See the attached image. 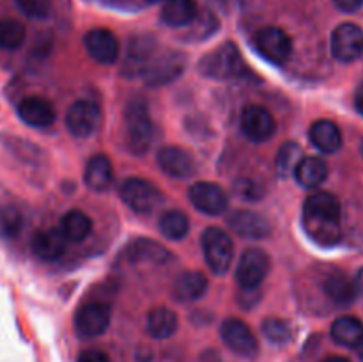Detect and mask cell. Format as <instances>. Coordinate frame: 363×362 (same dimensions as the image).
<instances>
[{"mask_svg":"<svg viewBox=\"0 0 363 362\" xmlns=\"http://www.w3.org/2000/svg\"><path fill=\"white\" fill-rule=\"evenodd\" d=\"M126 121V146L133 155H144L149 151L155 141V126L149 116L147 103L142 98H133L128 102L124 110Z\"/></svg>","mask_w":363,"mask_h":362,"instance_id":"3","label":"cell"},{"mask_svg":"<svg viewBox=\"0 0 363 362\" xmlns=\"http://www.w3.org/2000/svg\"><path fill=\"white\" fill-rule=\"evenodd\" d=\"M160 231L169 240H183L190 231V220H188L186 213L181 209H170L165 212L160 219Z\"/></svg>","mask_w":363,"mask_h":362,"instance_id":"31","label":"cell"},{"mask_svg":"<svg viewBox=\"0 0 363 362\" xmlns=\"http://www.w3.org/2000/svg\"><path fill=\"white\" fill-rule=\"evenodd\" d=\"M262 334L273 344H286L291 339V327L286 319L268 318L262 322Z\"/></svg>","mask_w":363,"mask_h":362,"instance_id":"35","label":"cell"},{"mask_svg":"<svg viewBox=\"0 0 363 362\" xmlns=\"http://www.w3.org/2000/svg\"><path fill=\"white\" fill-rule=\"evenodd\" d=\"M293 176L303 188H318L328 176V165L319 156H305L296 165Z\"/></svg>","mask_w":363,"mask_h":362,"instance_id":"25","label":"cell"},{"mask_svg":"<svg viewBox=\"0 0 363 362\" xmlns=\"http://www.w3.org/2000/svg\"><path fill=\"white\" fill-rule=\"evenodd\" d=\"M254 48L259 55L275 66H284L293 53V41L279 27H264L255 32Z\"/></svg>","mask_w":363,"mask_h":362,"instance_id":"7","label":"cell"},{"mask_svg":"<svg viewBox=\"0 0 363 362\" xmlns=\"http://www.w3.org/2000/svg\"><path fill=\"white\" fill-rule=\"evenodd\" d=\"M16 6L25 16L32 20H46L52 14L50 0H16Z\"/></svg>","mask_w":363,"mask_h":362,"instance_id":"37","label":"cell"},{"mask_svg":"<svg viewBox=\"0 0 363 362\" xmlns=\"http://www.w3.org/2000/svg\"><path fill=\"white\" fill-rule=\"evenodd\" d=\"M209 287L208 277L197 270L181 273L172 286L174 298L179 302H195L206 295Z\"/></svg>","mask_w":363,"mask_h":362,"instance_id":"22","label":"cell"},{"mask_svg":"<svg viewBox=\"0 0 363 362\" xmlns=\"http://www.w3.org/2000/svg\"><path fill=\"white\" fill-rule=\"evenodd\" d=\"M357 350H358V358H360V361L363 362V343L357 348Z\"/></svg>","mask_w":363,"mask_h":362,"instance_id":"45","label":"cell"},{"mask_svg":"<svg viewBox=\"0 0 363 362\" xmlns=\"http://www.w3.org/2000/svg\"><path fill=\"white\" fill-rule=\"evenodd\" d=\"M32 252L45 261H53L66 252L67 240L60 229L35 231L30 240Z\"/></svg>","mask_w":363,"mask_h":362,"instance_id":"19","label":"cell"},{"mask_svg":"<svg viewBox=\"0 0 363 362\" xmlns=\"http://www.w3.org/2000/svg\"><path fill=\"white\" fill-rule=\"evenodd\" d=\"M362 155H363V142H362Z\"/></svg>","mask_w":363,"mask_h":362,"instance_id":"47","label":"cell"},{"mask_svg":"<svg viewBox=\"0 0 363 362\" xmlns=\"http://www.w3.org/2000/svg\"><path fill=\"white\" fill-rule=\"evenodd\" d=\"M77 362H110V358L101 350H84L78 355Z\"/></svg>","mask_w":363,"mask_h":362,"instance_id":"39","label":"cell"},{"mask_svg":"<svg viewBox=\"0 0 363 362\" xmlns=\"http://www.w3.org/2000/svg\"><path fill=\"white\" fill-rule=\"evenodd\" d=\"M147 2H160V0H147Z\"/></svg>","mask_w":363,"mask_h":362,"instance_id":"46","label":"cell"},{"mask_svg":"<svg viewBox=\"0 0 363 362\" xmlns=\"http://www.w3.org/2000/svg\"><path fill=\"white\" fill-rule=\"evenodd\" d=\"M126 258L131 263H152L160 265L169 259V251L158 241L147 240V238H137L130 241L126 247Z\"/></svg>","mask_w":363,"mask_h":362,"instance_id":"24","label":"cell"},{"mask_svg":"<svg viewBox=\"0 0 363 362\" xmlns=\"http://www.w3.org/2000/svg\"><path fill=\"white\" fill-rule=\"evenodd\" d=\"M308 137H311L314 148L325 155H333L342 146V133H340L339 126L330 119L315 121L311 126Z\"/></svg>","mask_w":363,"mask_h":362,"instance_id":"21","label":"cell"},{"mask_svg":"<svg viewBox=\"0 0 363 362\" xmlns=\"http://www.w3.org/2000/svg\"><path fill=\"white\" fill-rule=\"evenodd\" d=\"M85 50L99 64H113L119 57V41L108 28H92L84 38Z\"/></svg>","mask_w":363,"mask_h":362,"instance_id":"16","label":"cell"},{"mask_svg":"<svg viewBox=\"0 0 363 362\" xmlns=\"http://www.w3.org/2000/svg\"><path fill=\"white\" fill-rule=\"evenodd\" d=\"M208 2H211V4H216V6H225V4L229 2V0H208Z\"/></svg>","mask_w":363,"mask_h":362,"instance_id":"44","label":"cell"},{"mask_svg":"<svg viewBox=\"0 0 363 362\" xmlns=\"http://www.w3.org/2000/svg\"><path fill=\"white\" fill-rule=\"evenodd\" d=\"M197 70L206 78L233 80V78H241L247 73V64H245V59L238 46L233 41H227L206 53L199 60Z\"/></svg>","mask_w":363,"mask_h":362,"instance_id":"2","label":"cell"},{"mask_svg":"<svg viewBox=\"0 0 363 362\" xmlns=\"http://www.w3.org/2000/svg\"><path fill=\"white\" fill-rule=\"evenodd\" d=\"M269 256L262 248H247L241 254L236 266V280L245 291H255L262 284V280L268 277Z\"/></svg>","mask_w":363,"mask_h":362,"instance_id":"8","label":"cell"},{"mask_svg":"<svg viewBox=\"0 0 363 362\" xmlns=\"http://www.w3.org/2000/svg\"><path fill=\"white\" fill-rule=\"evenodd\" d=\"M332 53L340 62H353L363 53V31L357 23H342L332 34Z\"/></svg>","mask_w":363,"mask_h":362,"instance_id":"14","label":"cell"},{"mask_svg":"<svg viewBox=\"0 0 363 362\" xmlns=\"http://www.w3.org/2000/svg\"><path fill=\"white\" fill-rule=\"evenodd\" d=\"M27 39V28L21 21L14 18H2L0 20V48L2 50H18Z\"/></svg>","mask_w":363,"mask_h":362,"instance_id":"32","label":"cell"},{"mask_svg":"<svg viewBox=\"0 0 363 362\" xmlns=\"http://www.w3.org/2000/svg\"><path fill=\"white\" fill-rule=\"evenodd\" d=\"M354 290H357V295H363V268L358 270V273L354 275Z\"/></svg>","mask_w":363,"mask_h":362,"instance_id":"42","label":"cell"},{"mask_svg":"<svg viewBox=\"0 0 363 362\" xmlns=\"http://www.w3.org/2000/svg\"><path fill=\"white\" fill-rule=\"evenodd\" d=\"M222 341L236 355L245 358H254L259 351L257 337L250 330V327L238 318H227L220 327Z\"/></svg>","mask_w":363,"mask_h":362,"instance_id":"10","label":"cell"},{"mask_svg":"<svg viewBox=\"0 0 363 362\" xmlns=\"http://www.w3.org/2000/svg\"><path fill=\"white\" fill-rule=\"evenodd\" d=\"M99 119H101V112L94 102L78 99L67 110L66 126L73 137L87 138L98 130Z\"/></svg>","mask_w":363,"mask_h":362,"instance_id":"13","label":"cell"},{"mask_svg":"<svg viewBox=\"0 0 363 362\" xmlns=\"http://www.w3.org/2000/svg\"><path fill=\"white\" fill-rule=\"evenodd\" d=\"M156 53V41L151 35H138L133 38L128 48V60H126V73L130 70L135 71V75H140L145 64L155 57Z\"/></svg>","mask_w":363,"mask_h":362,"instance_id":"27","label":"cell"},{"mask_svg":"<svg viewBox=\"0 0 363 362\" xmlns=\"http://www.w3.org/2000/svg\"><path fill=\"white\" fill-rule=\"evenodd\" d=\"M158 165L165 174L176 180H188L195 174L197 165L195 160L188 151H184L179 146H163L156 155Z\"/></svg>","mask_w":363,"mask_h":362,"instance_id":"15","label":"cell"},{"mask_svg":"<svg viewBox=\"0 0 363 362\" xmlns=\"http://www.w3.org/2000/svg\"><path fill=\"white\" fill-rule=\"evenodd\" d=\"M227 224L238 236L245 240H262L272 231L268 220L252 209H236L229 215Z\"/></svg>","mask_w":363,"mask_h":362,"instance_id":"17","label":"cell"},{"mask_svg":"<svg viewBox=\"0 0 363 362\" xmlns=\"http://www.w3.org/2000/svg\"><path fill=\"white\" fill-rule=\"evenodd\" d=\"M191 23L194 25V28H191V38H195L197 41H201V39L208 38V35L215 34L216 28H218V20H216L215 14L211 13V11H202L201 14H197V18H195Z\"/></svg>","mask_w":363,"mask_h":362,"instance_id":"36","label":"cell"},{"mask_svg":"<svg viewBox=\"0 0 363 362\" xmlns=\"http://www.w3.org/2000/svg\"><path fill=\"white\" fill-rule=\"evenodd\" d=\"M177 325H179L177 314L172 309L156 307L147 316V332L155 339H169V337H172L176 334Z\"/></svg>","mask_w":363,"mask_h":362,"instance_id":"28","label":"cell"},{"mask_svg":"<svg viewBox=\"0 0 363 362\" xmlns=\"http://www.w3.org/2000/svg\"><path fill=\"white\" fill-rule=\"evenodd\" d=\"M184 67H186V57L179 52H169L160 57H152L144 66L140 77L149 87H162L177 80L183 75Z\"/></svg>","mask_w":363,"mask_h":362,"instance_id":"6","label":"cell"},{"mask_svg":"<svg viewBox=\"0 0 363 362\" xmlns=\"http://www.w3.org/2000/svg\"><path fill=\"white\" fill-rule=\"evenodd\" d=\"M323 362H351V361H347L346 357H328V358H325Z\"/></svg>","mask_w":363,"mask_h":362,"instance_id":"43","label":"cell"},{"mask_svg":"<svg viewBox=\"0 0 363 362\" xmlns=\"http://www.w3.org/2000/svg\"><path fill=\"white\" fill-rule=\"evenodd\" d=\"M121 199L128 208L140 215H149L158 209L163 202V195L156 185L142 177H126L119 187Z\"/></svg>","mask_w":363,"mask_h":362,"instance_id":"5","label":"cell"},{"mask_svg":"<svg viewBox=\"0 0 363 362\" xmlns=\"http://www.w3.org/2000/svg\"><path fill=\"white\" fill-rule=\"evenodd\" d=\"M110 319H112V309L105 302H87L82 304L74 312V332L80 337L91 339L98 337L108 329Z\"/></svg>","mask_w":363,"mask_h":362,"instance_id":"9","label":"cell"},{"mask_svg":"<svg viewBox=\"0 0 363 362\" xmlns=\"http://www.w3.org/2000/svg\"><path fill=\"white\" fill-rule=\"evenodd\" d=\"M197 14L199 9L195 0H167L162 7L160 18L169 27L181 28L191 25Z\"/></svg>","mask_w":363,"mask_h":362,"instance_id":"23","label":"cell"},{"mask_svg":"<svg viewBox=\"0 0 363 362\" xmlns=\"http://www.w3.org/2000/svg\"><path fill=\"white\" fill-rule=\"evenodd\" d=\"M84 181L91 190L106 192L113 183V167L106 155H94L84 170Z\"/></svg>","mask_w":363,"mask_h":362,"instance_id":"20","label":"cell"},{"mask_svg":"<svg viewBox=\"0 0 363 362\" xmlns=\"http://www.w3.org/2000/svg\"><path fill=\"white\" fill-rule=\"evenodd\" d=\"M332 2L337 9L344 11V13H354L363 6V0H332Z\"/></svg>","mask_w":363,"mask_h":362,"instance_id":"40","label":"cell"},{"mask_svg":"<svg viewBox=\"0 0 363 362\" xmlns=\"http://www.w3.org/2000/svg\"><path fill=\"white\" fill-rule=\"evenodd\" d=\"M233 190L240 199H243V201H252V202L261 201L262 195H264L261 185L254 180H247V177L234 181Z\"/></svg>","mask_w":363,"mask_h":362,"instance_id":"38","label":"cell"},{"mask_svg":"<svg viewBox=\"0 0 363 362\" xmlns=\"http://www.w3.org/2000/svg\"><path fill=\"white\" fill-rule=\"evenodd\" d=\"M240 126L245 137L252 142H266L275 135L277 123L269 110L261 105H248L241 110Z\"/></svg>","mask_w":363,"mask_h":362,"instance_id":"11","label":"cell"},{"mask_svg":"<svg viewBox=\"0 0 363 362\" xmlns=\"http://www.w3.org/2000/svg\"><path fill=\"white\" fill-rule=\"evenodd\" d=\"M206 265L215 275L229 272L234 261V243L229 234L220 227H208L201 236Z\"/></svg>","mask_w":363,"mask_h":362,"instance_id":"4","label":"cell"},{"mask_svg":"<svg viewBox=\"0 0 363 362\" xmlns=\"http://www.w3.org/2000/svg\"><path fill=\"white\" fill-rule=\"evenodd\" d=\"M18 116L32 128H48L55 121V109L41 96H28L18 105Z\"/></svg>","mask_w":363,"mask_h":362,"instance_id":"18","label":"cell"},{"mask_svg":"<svg viewBox=\"0 0 363 362\" xmlns=\"http://www.w3.org/2000/svg\"><path fill=\"white\" fill-rule=\"evenodd\" d=\"M301 160V148L296 142H286L277 153V172L282 177H289Z\"/></svg>","mask_w":363,"mask_h":362,"instance_id":"34","label":"cell"},{"mask_svg":"<svg viewBox=\"0 0 363 362\" xmlns=\"http://www.w3.org/2000/svg\"><path fill=\"white\" fill-rule=\"evenodd\" d=\"M188 199L195 206V209L211 216L222 215L229 208V197L223 188L211 181H199L191 185L188 190Z\"/></svg>","mask_w":363,"mask_h":362,"instance_id":"12","label":"cell"},{"mask_svg":"<svg viewBox=\"0 0 363 362\" xmlns=\"http://www.w3.org/2000/svg\"><path fill=\"white\" fill-rule=\"evenodd\" d=\"M354 106H357L358 112L363 116V84L357 89V94H354Z\"/></svg>","mask_w":363,"mask_h":362,"instance_id":"41","label":"cell"},{"mask_svg":"<svg viewBox=\"0 0 363 362\" xmlns=\"http://www.w3.org/2000/svg\"><path fill=\"white\" fill-rule=\"evenodd\" d=\"M332 339L346 348H358L363 343V323L354 316H340L332 325Z\"/></svg>","mask_w":363,"mask_h":362,"instance_id":"26","label":"cell"},{"mask_svg":"<svg viewBox=\"0 0 363 362\" xmlns=\"http://www.w3.org/2000/svg\"><path fill=\"white\" fill-rule=\"evenodd\" d=\"M325 291L328 295L330 300L335 302L337 305H347L354 300L357 297V290H354L353 280L344 273L335 272L325 280Z\"/></svg>","mask_w":363,"mask_h":362,"instance_id":"30","label":"cell"},{"mask_svg":"<svg viewBox=\"0 0 363 362\" xmlns=\"http://www.w3.org/2000/svg\"><path fill=\"white\" fill-rule=\"evenodd\" d=\"M303 227L308 238L323 247H333L340 240V202L330 192H314L303 204Z\"/></svg>","mask_w":363,"mask_h":362,"instance_id":"1","label":"cell"},{"mask_svg":"<svg viewBox=\"0 0 363 362\" xmlns=\"http://www.w3.org/2000/svg\"><path fill=\"white\" fill-rule=\"evenodd\" d=\"M23 213L13 204L0 208V238L4 240H16L23 229Z\"/></svg>","mask_w":363,"mask_h":362,"instance_id":"33","label":"cell"},{"mask_svg":"<svg viewBox=\"0 0 363 362\" xmlns=\"http://www.w3.org/2000/svg\"><path fill=\"white\" fill-rule=\"evenodd\" d=\"M60 231L67 241H84L92 231V220L82 209H71L60 220Z\"/></svg>","mask_w":363,"mask_h":362,"instance_id":"29","label":"cell"}]
</instances>
